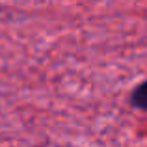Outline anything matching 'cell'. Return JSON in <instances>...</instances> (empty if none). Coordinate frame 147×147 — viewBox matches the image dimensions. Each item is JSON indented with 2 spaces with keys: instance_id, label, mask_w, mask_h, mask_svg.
Returning <instances> with one entry per match:
<instances>
[{
  "instance_id": "cell-1",
  "label": "cell",
  "mask_w": 147,
  "mask_h": 147,
  "mask_svg": "<svg viewBox=\"0 0 147 147\" xmlns=\"http://www.w3.org/2000/svg\"><path fill=\"white\" fill-rule=\"evenodd\" d=\"M130 104H132L134 108H138V110L147 112V80L142 82L140 86L132 91V95H130Z\"/></svg>"
}]
</instances>
